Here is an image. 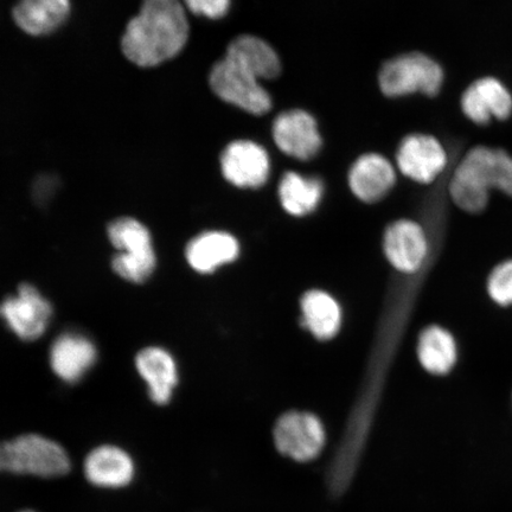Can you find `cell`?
<instances>
[{
  "instance_id": "obj_1",
  "label": "cell",
  "mask_w": 512,
  "mask_h": 512,
  "mask_svg": "<svg viewBox=\"0 0 512 512\" xmlns=\"http://www.w3.org/2000/svg\"><path fill=\"white\" fill-rule=\"evenodd\" d=\"M188 38V18L179 0H144L127 24L121 48L137 66L156 67L181 53Z\"/></svg>"
},
{
  "instance_id": "obj_3",
  "label": "cell",
  "mask_w": 512,
  "mask_h": 512,
  "mask_svg": "<svg viewBox=\"0 0 512 512\" xmlns=\"http://www.w3.org/2000/svg\"><path fill=\"white\" fill-rule=\"evenodd\" d=\"M72 460L64 447L41 434L28 433L0 443V471L51 479L67 476Z\"/></svg>"
},
{
  "instance_id": "obj_10",
  "label": "cell",
  "mask_w": 512,
  "mask_h": 512,
  "mask_svg": "<svg viewBox=\"0 0 512 512\" xmlns=\"http://www.w3.org/2000/svg\"><path fill=\"white\" fill-rule=\"evenodd\" d=\"M460 107L473 124L486 126L492 119L508 120L512 115V93L494 76L473 81L460 99Z\"/></svg>"
},
{
  "instance_id": "obj_7",
  "label": "cell",
  "mask_w": 512,
  "mask_h": 512,
  "mask_svg": "<svg viewBox=\"0 0 512 512\" xmlns=\"http://www.w3.org/2000/svg\"><path fill=\"white\" fill-rule=\"evenodd\" d=\"M0 317L18 338L32 342L48 329L53 307L35 286L22 284L0 304Z\"/></svg>"
},
{
  "instance_id": "obj_14",
  "label": "cell",
  "mask_w": 512,
  "mask_h": 512,
  "mask_svg": "<svg viewBox=\"0 0 512 512\" xmlns=\"http://www.w3.org/2000/svg\"><path fill=\"white\" fill-rule=\"evenodd\" d=\"M50 366L61 380L76 383L86 376L98 358V350L91 338L81 332L62 334L51 345Z\"/></svg>"
},
{
  "instance_id": "obj_17",
  "label": "cell",
  "mask_w": 512,
  "mask_h": 512,
  "mask_svg": "<svg viewBox=\"0 0 512 512\" xmlns=\"http://www.w3.org/2000/svg\"><path fill=\"white\" fill-rule=\"evenodd\" d=\"M395 170L388 160L369 153L356 160L349 175L352 192L361 201L374 203L382 200L395 184Z\"/></svg>"
},
{
  "instance_id": "obj_19",
  "label": "cell",
  "mask_w": 512,
  "mask_h": 512,
  "mask_svg": "<svg viewBox=\"0 0 512 512\" xmlns=\"http://www.w3.org/2000/svg\"><path fill=\"white\" fill-rule=\"evenodd\" d=\"M189 265L198 273H211L239 255V243L223 232H208L197 236L187 247Z\"/></svg>"
},
{
  "instance_id": "obj_13",
  "label": "cell",
  "mask_w": 512,
  "mask_h": 512,
  "mask_svg": "<svg viewBox=\"0 0 512 512\" xmlns=\"http://www.w3.org/2000/svg\"><path fill=\"white\" fill-rule=\"evenodd\" d=\"M273 138L285 155L299 160L315 157L322 147L315 118L300 110L281 113L275 119Z\"/></svg>"
},
{
  "instance_id": "obj_6",
  "label": "cell",
  "mask_w": 512,
  "mask_h": 512,
  "mask_svg": "<svg viewBox=\"0 0 512 512\" xmlns=\"http://www.w3.org/2000/svg\"><path fill=\"white\" fill-rule=\"evenodd\" d=\"M209 82L213 92L230 105L254 115L271 111V96L259 80L226 57L211 69Z\"/></svg>"
},
{
  "instance_id": "obj_23",
  "label": "cell",
  "mask_w": 512,
  "mask_h": 512,
  "mask_svg": "<svg viewBox=\"0 0 512 512\" xmlns=\"http://www.w3.org/2000/svg\"><path fill=\"white\" fill-rule=\"evenodd\" d=\"M323 195L322 182L317 178L304 177L296 172H287L281 179L279 196L287 213L303 216L318 206Z\"/></svg>"
},
{
  "instance_id": "obj_8",
  "label": "cell",
  "mask_w": 512,
  "mask_h": 512,
  "mask_svg": "<svg viewBox=\"0 0 512 512\" xmlns=\"http://www.w3.org/2000/svg\"><path fill=\"white\" fill-rule=\"evenodd\" d=\"M278 451L297 462L316 459L325 445V431L316 415L290 412L281 416L274 428Z\"/></svg>"
},
{
  "instance_id": "obj_22",
  "label": "cell",
  "mask_w": 512,
  "mask_h": 512,
  "mask_svg": "<svg viewBox=\"0 0 512 512\" xmlns=\"http://www.w3.org/2000/svg\"><path fill=\"white\" fill-rule=\"evenodd\" d=\"M304 324L322 341L334 337L341 326V309L334 298L322 291L305 294L302 303Z\"/></svg>"
},
{
  "instance_id": "obj_18",
  "label": "cell",
  "mask_w": 512,
  "mask_h": 512,
  "mask_svg": "<svg viewBox=\"0 0 512 512\" xmlns=\"http://www.w3.org/2000/svg\"><path fill=\"white\" fill-rule=\"evenodd\" d=\"M226 59L238 64L258 80H273L281 72L279 56L259 37L243 35L229 44Z\"/></svg>"
},
{
  "instance_id": "obj_26",
  "label": "cell",
  "mask_w": 512,
  "mask_h": 512,
  "mask_svg": "<svg viewBox=\"0 0 512 512\" xmlns=\"http://www.w3.org/2000/svg\"><path fill=\"white\" fill-rule=\"evenodd\" d=\"M17 512H36V511L30 510V509H25V510H21V511H17Z\"/></svg>"
},
{
  "instance_id": "obj_4",
  "label": "cell",
  "mask_w": 512,
  "mask_h": 512,
  "mask_svg": "<svg viewBox=\"0 0 512 512\" xmlns=\"http://www.w3.org/2000/svg\"><path fill=\"white\" fill-rule=\"evenodd\" d=\"M107 233L113 247L118 249L112 260L113 271L133 284L150 279L157 258L149 229L132 217H121L108 226Z\"/></svg>"
},
{
  "instance_id": "obj_21",
  "label": "cell",
  "mask_w": 512,
  "mask_h": 512,
  "mask_svg": "<svg viewBox=\"0 0 512 512\" xmlns=\"http://www.w3.org/2000/svg\"><path fill=\"white\" fill-rule=\"evenodd\" d=\"M69 11V0H21L14 10V18L27 34L42 36L59 28Z\"/></svg>"
},
{
  "instance_id": "obj_11",
  "label": "cell",
  "mask_w": 512,
  "mask_h": 512,
  "mask_svg": "<svg viewBox=\"0 0 512 512\" xmlns=\"http://www.w3.org/2000/svg\"><path fill=\"white\" fill-rule=\"evenodd\" d=\"M83 475L95 488L124 489L136 477V463L124 448L100 445L87 454L83 462Z\"/></svg>"
},
{
  "instance_id": "obj_2",
  "label": "cell",
  "mask_w": 512,
  "mask_h": 512,
  "mask_svg": "<svg viewBox=\"0 0 512 512\" xmlns=\"http://www.w3.org/2000/svg\"><path fill=\"white\" fill-rule=\"evenodd\" d=\"M492 190L512 197V155L499 147L477 145L460 160L448 192L460 210L478 215L488 208Z\"/></svg>"
},
{
  "instance_id": "obj_25",
  "label": "cell",
  "mask_w": 512,
  "mask_h": 512,
  "mask_svg": "<svg viewBox=\"0 0 512 512\" xmlns=\"http://www.w3.org/2000/svg\"><path fill=\"white\" fill-rule=\"evenodd\" d=\"M195 15L219 19L227 15L230 0H184Z\"/></svg>"
},
{
  "instance_id": "obj_9",
  "label": "cell",
  "mask_w": 512,
  "mask_h": 512,
  "mask_svg": "<svg viewBox=\"0 0 512 512\" xmlns=\"http://www.w3.org/2000/svg\"><path fill=\"white\" fill-rule=\"evenodd\" d=\"M396 159L402 174L421 184L433 183L448 163L443 144L430 134L421 133L403 139Z\"/></svg>"
},
{
  "instance_id": "obj_24",
  "label": "cell",
  "mask_w": 512,
  "mask_h": 512,
  "mask_svg": "<svg viewBox=\"0 0 512 512\" xmlns=\"http://www.w3.org/2000/svg\"><path fill=\"white\" fill-rule=\"evenodd\" d=\"M486 292L498 306H512V258L499 262L486 280Z\"/></svg>"
},
{
  "instance_id": "obj_15",
  "label": "cell",
  "mask_w": 512,
  "mask_h": 512,
  "mask_svg": "<svg viewBox=\"0 0 512 512\" xmlns=\"http://www.w3.org/2000/svg\"><path fill=\"white\" fill-rule=\"evenodd\" d=\"M384 251L396 270L403 273L419 271L428 254L424 229L413 221L395 222L384 236Z\"/></svg>"
},
{
  "instance_id": "obj_16",
  "label": "cell",
  "mask_w": 512,
  "mask_h": 512,
  "mask_svg": "<svg viewBox=\"0 0 512 512\" xmlns=\"http://www.w3.org/2000/svg\"><path fill=\"white\" fill-rule=\"evenodd\" d=\"M136 367L149 388L150 399L158 406L168 405L178 382L176 362L170 352L145 348L136 357Z\"/></svg>"
},
{
  "instance_id": "obj_12",
  "label": "cell",
  "mask_w": 512,
  "mask_h": 512,
  "mask_svg": "<svg viewBox=\"0 0 512 512\" xmlns=\"http://www.w3.org/2000/svg\"><path fill=\"white\" fill-rule=\"evenodd\" d=\"M223 176L240 188H260L270 175V158L264 147L238 140L227 146L221 157Z\"/></svg>"
},
{
  "instance_id": "obj_5",
  "label": "cell",
  "mask_w": 512,
  "mask_h": 512,
  "mask_svg": "<svg viewBox=\"0 0 512 512\" xmlns=\"http://www.w3.org/2000/svg\"><path fill=\"white\" fill-rule=\"evenodd\" d=\"M379 81L382 93L389 98L414 93L435 96L444 86L445 73L432 57L409 53L384 63Z\"/></svg>"
},
{
  "instance_id": "obj_20",
  "label": "cell",
  "mask_w": 512,
  "mask_h": 512,
  "mask_svg": "<svg viewBox=\"0 0 512 512\" xmlns=\"http://www.w3.org/2000/svg\"><path fill=\"white\" fill-rule=\"evenodd\" d=\"M418 356L421 366L428 373L447 375L456 367L458 361L456 338L439 325L428 326L419 337Z\"/></svg>"
},
{
  "instance_id": "obj_27",
  "label": "cell",
  "mask_w": 512,
  "mask_h": 512,
  "mask_svg": "<svg viewBox=\"0 0 512 512\" xmlns=\"http://www.w3.org/2000/svg\"><path fill=\"white\" fill-rule=\"evenodd\" d=\"M0 472H2V471H0Z\"/></svg>"
}]
</instances>
